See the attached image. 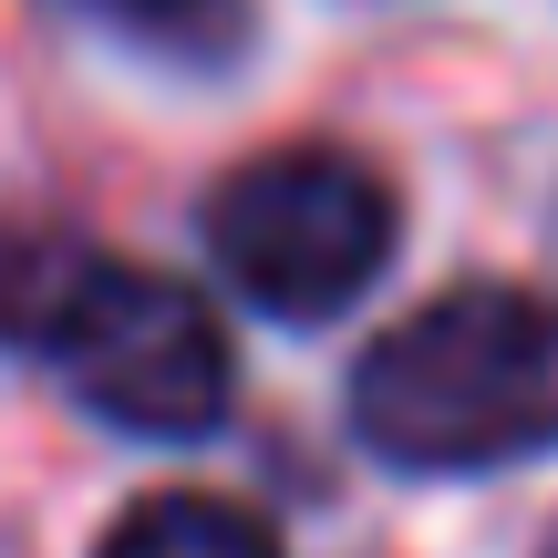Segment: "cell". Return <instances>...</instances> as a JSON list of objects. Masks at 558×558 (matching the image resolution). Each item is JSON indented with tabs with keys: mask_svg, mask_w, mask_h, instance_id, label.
Wrapping results in <instances>:
<instances>
[{
	"mask_svg": "<svg viewBox=\"0 0 558 558\" xmlns=\"http://www.w3.org/2000/svg\"><path fill=\"white\" fill-rule=\"evenodd\" d=\"M197 239L228 300H248L279 331H320L362 311L393 269V186L341 145H269L207 186Z\"/></svg>",
	"mask_w": 558,
	"mask_h": 558,
	"instance_id": "cell-2",
	"label": "cell"
},
{
	"mask_svg": "<svg viewBox=\"0 0 558 558\" xmlns=\"http://www.w3.org/2000/svg\"><path fill=\"white\" fill-rule=\"evenodd\" d=\"M73 11L104 21L114 41H135V52H166V62H218L248 32V0H73Z\"/></svg>",
	"mask_w": 558,
	"mask_h": 558,
	"instance_id": "cell-5",
	"label": "cell"
},
{
	"mask_svg": "<svg viewBox=\"0 0 558 558\" xmlns=\"http://www.w3.org/2000/svg\"><path fill=\"white\" fill-rule=\"evenodd\" d=\"M352 435L403 476H497L558 456V300L465 279L352 362Z\"/></svg>",
	"mask_w": 558,
	"mask_h": 558,
	"instance_id": "cell-1",
	"label": "cell"
},
{
	"mask_svg": "<svg viewBox=\"0 0 558 558\" xmlns=\"http://www.w3.org/2000/svg\"><path fill=\"white\" fill-rule=\"evenodd\" d=\"M41 362L73 383V403L94 424L145 435V445L218 435L228 393H239V352H228V320L207 311V290H186L177 269L104 259V248L83 259Z\"/></svg>",
	"mask_w": 558,
	"mask_h": 558,
	"instance_id": "cell-3",
	"label": "cell"
},
{
	"mask_svg": "<svg viewBox=\"0 0 558 558\" xmlns=\"http://www.w3.org/2000/svg\"><path fill=\"white\" fill-rule=\"evenodd\" d=\"M94 558H279V527L239 497H207V486H177V497H145L104 527Z\"/></svg>",
	"mask_w": 558,
	"mask_h": 558,
	"instance_id": "cell-4",
	"label": "cell"
},
{
	"mask_svg": "<svg viewBox=\"0 0 558 558\" xmlns=\"http://www.w3.org/2000/svg\"><path fill=\"white\" fill-rule=\"evenodd\" d=\"M538 558H558V527H548V548H538Z\"/></svg>",
	"mask_w": 558,
	"mask_h": 558,
	"instance_id": "cell-6",
	"label": "cell"
}]
</instances>
